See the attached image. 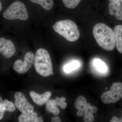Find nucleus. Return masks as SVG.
I'll use <instances>...</instances> for the list:
<instances>
[{
  "mask_svg": "<svg viewBox=\"0 0 122 122\" xmlns=\"http://www.w3.org/2000/svg\"><path fill=\"white\" fill-rule=\"evenodd\" d=\"M122 98V82H113L110 90L102 94L101 100L105 104L114 103Z\"/></svg>",
  "mask_w": 122,
  "mask_h": 122,
  "instance_id": "39448f33",
  "label": "nucleus"
},
{
  "mask_svg": "<svg viewBox=\"0 0 122 122\" xmlns=\"http://www.w3.org/2000/svg\"><path fill=\"white\" fill-rule=\"evenodd\" d=\"M81 0H62L65 6L70 9L75 8Z\"/></svg>",
  "mask_w": 122,
  "mask_h": 122,
  "instance_id": "6ab92c4d",
  "label": "nucleus"
},
{
  "mask_svg": "<svg viewBox=\"0 0 122 122\" xmlns=\"http://www.w3.org/2000/svg\"><path fill=\"white\" fill-rule=\"evenodd\" d=\"M3 16L9 20H26L29 15L25 5L22 2L16 1L9 6L4 12Z\"/></svg>",
  "mask_w": 122,
  "mask_h": 122,
  "instance_id": "20e7f679",
  "label": "nucleus"
},
{
  "mask_svg": "<svg viewBox=\"0 0 122 122\" xmlns=\"http://www.w3.org/2000/svg\"><path fill=\"white\" fill-rule=\"evenodd\" d=\"M31 2L40 5L46 10L49 11L52 9L54 5L53 0H30Z\"/></svg>",
  "mask_w": 122,
  "mask_h": 122,
  "instance_id": "dca6fc26",
  "label": "nucleus"
},
{
  "mask_svg": "<svg viewBox=\"0 0 122 122\" xmlns=\"http://www.w3.org/2000/svg\"><path fill=\"white\" fill-rule=\"evenodd\" d=\"M15 109L16 107L13 103L8 99L4 100L3 105L0 110V120H2L3 118L5 111L13 112L15 111Z\"/></svg>",
  "mask_w": 122,
  "mask_h": 122,
  "instance_id": "4468645a",
  "label": "nucleus"
},
{
  "mask_svg": "<svg viewBox=\"0 0 122 122\" xmlns=\"http://www.w3.org/2000/svg\"><path fill=\"white\" fill-rule=\"evenodd\" d=\"M30 95L33 101L39 106H41L46 103L52 95L50 91H47L42 94H39L35 92L31 91Z\"/></svg>",
  "mask_w": 122,
  "mask_h": 122,
  "instance_id": "9b49d317",
  "label": "nucleus"
},
{
  "mask_svg": "<svg viewBox=\"0 0 122 122\" xmlns=\"http://www.w3.org/2000/svg\"><path fill=\"white\" fill-rule=\"evenodd\" d=\"M94 120V117L93 113H85L84 114L83 120L85 122H92Z\"/></svg>",
  "mask_w": 122,
  "mask_h": 122,
  "instance_id": "aec40b11",
  "label": "nucleus"
},
{
  "mask_svg": "<svg viewBox=\"0 0 122 122\" xmlns=\"http://www.w3.org/2000/svg\"><path fill=\"white\" fill-rule=\"evenodd\" d=\"M37 114L33 112L22 113L18 117V121L20 122H37Z\"/></svg>",
  "mask_w": 122,
  "mask_h": 122,
  "instance_id": "2eb2a0df",
  "label": "nucleus"
},
{
  "mask_svg": "<svg viewBox=\"0 0 122 122\" xmlns=\"http://www.w3.org/2000/svg\"><path fill=\"white\" fill-rule=\"evenodd\" d=\"M76 114H77V115L79 117H82L84 115V114L82 112L79 111H78L77 112Z\"/></svg>",
  "mask_w": 122,
  "mask_h": 122,
  "instance_id": "5701e85b",
  "label": "nucleus"
},
{
  "mask_svg": "<svg viewBox=\"0 0 122 122\" xmlns=\"http://www.w3.org/2000/svg\"><path fill=\"white\" fill-rule=\"evenodd\" d=\"M120 1H121V2H122V0H120Z\"/></svg>",
  "mask_w": 122,
  "mask_h": 122,
  "instance_id": "bb28decb",
  "label": "nucleus"
},
{
  "mask_svg": "<svg viewBox=\"0 0 122 122\" xmlns=\"http://www.w3.org/2000/svg\"><path fill=\"white\" fill-rule=\"evenodd\" d=\"M66 98L62 97L61 98L57 97L56 100H49L46 102V109L47 111L50 113H52L55 115H57L60 113V110L58 106L60 107L61 109H66L67 104L65 102Z\"/></svg>",
  "mask_w": 122,
  "mask_h": 122,
  "instance_id": "6e6552de",
  "label": "nucleus"
},
{
  "mask_svg": "<svg viewBox=\"0 0 122 122\" xmlns=\"http://www.w3.org/2000/svg\"><path fill=\"white\" fill-rule=\"evenodd\" d=\"M51 122H61L60 118L58 116H54L51 119Z\"/></svg>",
  "mask_w": 122,
  "mask_h": 122,
  "instance_id": "4be33fe9",
  "label": "nucleus"
},
{
  "mask_svg": "<svg viewBox=\"0 0 122 122\" xmlns=\"http://www.w3.org/2000/svg\"><path fill=\"white\" fill-rule=\"evenodd\" d=\"M16 52L15 46L11 40L0 38V53L7 58L13 56Z\"/></svg>",
  "mask_w": 122,
  "mask_h": 122,
  "instance_id": "1a4fd4ad",
  "label": "nucleus"
},
{
  "mask_svg": "<svg viewBox=\"0 0 122 122\" xmlns=\"http://www.w3.org/2000/svg\"><path fill=\"white\" fill-rule=\"evenodd\" d=\"M2 4H1V2H0V12L1 11V10H2Z\"/></svg>",
  "mask_w": 122,
  "mask_h": 122,
  "instance_id": "a878e982",
  "label": "nucleus"
},
{
  "mask_svg": "<svg viewBox=\"0 0 122 122\" xmlns=\"http://www.w3.org/2000/svg\"><path fill=\"white\" fill-rule=\"evenodd\" d=\"M109 13L114 15L118 20H122V7L120 0H109Z\"/></svg>",
  "mask_w": 122,
  "mask_h": 122,
  "instance_id": "9d476101",
  "label": "nucleus"
},
{
  "mask_svg": "<svg viewBox=\"0 0 122 122\" xmlns=\"http://www.w3.org/2000/svg\"><path fill=\"white\" fill-rule=\"evenodd\" d=\"M35 57L33 53L32 52L26 53L24 61L20 59L15 61L14 64V70L20 74L26 73L34 63Z\"/></svg>",
  "mask_w": 122,
  "mask_h": 122,
  "instance_id": "423d86ee",
  "label": "nucleus"
},
{
  "mask_svg": "<svg viewBox=\"0 0 122 122\" xmlns=\"http://www.w3.org/2000/svg\"><path fill=\"white\" fill-rule=\"evenodd\" d=\"M3 102L2 101V97L0 95V110L1 108V107L2 106V105H3Z\"/></svg>",
  "mask_w": 122,
  "mask_h": 122,
  "instance_id": "b1692460",
  "label": "nucleus"
},
{
  "mask_svg": "<svg viewBox=\"0 0 122 122\" xmlns=\"http://www.w3.org/2000/svg\"><path fill=\"white\" fill-rule=\"evenodd\" d=\"M94 65L98 71L101 72L106 71L107 67L106 64L102 60L99 59H95L94 61Z\"/></svg>",
  "mask_w": 122,
  "mask_h": 122,
  "instance_id": "a211bd4d",
  "label": "nucleus"
},
{
  "mask_svg": "<svg viewBox=\"0 0 122 122\" xmlns=\"http://www.w3.org/2000/svg\"><path fill=\"white\" fill-rule=\"evenodd\" d=\"M95 39L99 46L105 50L112 51L115 48V41L114 30L103 23L94 26L93 30Z\"/></svg>",
  "mask_w": 122,
  "mask_h": 122,
  "instance_id": "f257e3e1",
  "label": "nucleus"
},
{
  "mask_svg": "<svg viewBox=\"0 0 122 122\" xmlns=\"http://www.w3.org/2000/svg\"><path fill=\"white\" fill-rule=\"evenodd\" d=\"M34 65L36 71L41 76L47 77L54 74L50 55L45 49L41 48L37 51Z\"/></svg>",
  "mask_w": 122,
  "mask_h": 122,
  "instance_id": "f03ea898",
  "label": "nucleus"
},
{
  "mask_svg": "<svg viewBox=\"0 0 122 122\" xmlns=\"http://www.w3.org/2000/svg\"><path fill=\"white\" fill-rule=\"evenodd\" d=\"M91 106V104L87 103L85 97L82 96H79L77 98L74 103L75 108L78 111L82 112L84 114Z\"/></svg>",
  "mask_w": 122,
  "mask_h": 122,
  "instance_id": "f8f14e48",
  "label": "nucleus"
},
{
  "mask_svg": "<svg viewBox=\"0 0 122 122\" xmlns=\"http://www.w3.org/2000/svg\"><path fill=\"white\" fill-rule=\"evenodd\" d=\"M79 66L80 64L78 61H73L65 66L64 70L66 73H69L77 69L79 67Z\"/></svg>",
  "mask_w": 122,
  "mask_h": 122,
  "instance_id": "f3484780",
  "label": "nucleus"
},
{
  "mask_svg": "<svg viewBox=\"0 0 122 122\" xmlns=\"http://www.w3.org/2000/svg\"><path fill=\"white\" fill-rule=\"evenodd\" d=\"M14 98L15 106L22 113L34 112V107L28 102L22 93L17 92L14 95Z\"/></svg>",
  "mask_w": 122,
  "mask_h": 122,
  "instance_id": "0eeeda50",
  "label": "nucleus"
},
{
  "mask_svg": "<svg viewBox=\"0 0 122 122\" xmlns=\"http://www.w3.org/2000/svg\"><path fill=\"white\" fill-rule=\"evenodd\" d=\"M53 28L56 32L68 41H76L80 37V32L77 26L71 20L59 21L53 25Z\"/></svg>",
  "mask_w": 122,
  "mask_h": 122,
  "instance_id": "7ed1b4c3",
  "label": "nucleus"
},
{
  "mask_svg": "<svg viewBox=\"0 0 122 122\" xmlns=\"http://www.w3.org/2000/svg\"><path fill=\"white\" fill-rule=\"evenodd\" d=\"M110 122H122V116L121 118H119L116 116H113L112 117V118Z\"/></svg>",
  "mask_w": 122,
  "mask_h": 122,
  "instance_id": "412c9836",
  "label": "nucleus"
},
{
  "mask_svg": "<svg viewBox=\"0 0 122 122\" xmlns=\"http://www.w3.org/2000/svg\"><path fill=\"white\" fill-rule=\"evenodd\" d=\"M115 46L118 51L122 54V25H117L114 29Z\"/></svg>",
  "mask_w": 122,
  "mask_h": 122,
  "instance_id": "ddd939ff",
  "label": "nucleus"
},
{
  "mask_svg": "<svg viewBox=\"0 0 122 122\" xmlns=\"http://www.w3.org/2000/svg\"><path fill=\"white\" fill-rule=\"evenodd\" d=\"M44 122V120L42 119L41 117H38L37 119V122Z\"/></svg>",
  "mask_w": 122,
  "mask_h": 122,
  "instance_id": "393cba45",
  "label": "nucleus"
}]
</instances>
